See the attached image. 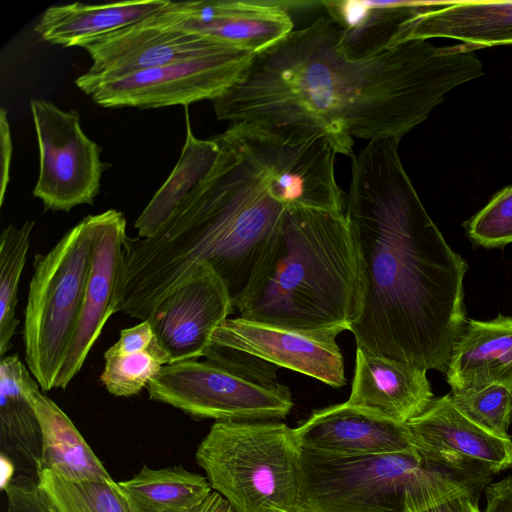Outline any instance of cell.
Masks as SVG:
<instances>
[{
    "label": "cell",
    "instance_id": "obj_5",
    "mask_svg": "<svg viewBox=\"0 0 512 512\" xmlns=\"http://www.w3.org/2000/svg\"><path fill=\"white\" fill-rule=\"evenodd\" d=\"M494 474L417 446L399 453L329 458L299 448L297 512H422L462 494H481Z\"/></svg>",
    "mask_w": 512,
    "mask_h": 512
},
{
    "label": "cell",
    "instance_id": "obj_16",
    "mask_svg": "<svg viewBox=\"0 0 512 512\" xmlns=\"http://www.w3.org/2000/svg\"><path fill=\"white\" fill-rule=\"evenodd\" d=\"M83 48L92 59L88 73L118 76L239 47L187 31L164 27L148 18L102 36Z\"/></svg>",
    "mask_w": 512,
    "mask_h": 512
},
{
    "label": "cell",
    "instance_id": "obj_35",
    "mask_svg": "<svg viewBox=\"0 0 512 512\" xmlns=\"http://www.w3.org/2000/svg\"><path fill=\"white\" fill-rule=\"evenodd\" d=\"M196 512H232V509L219 493L213 491Z\"/></svg>",
    "mask_w": 512,
    "mask_h": 512
},
{
    "label": "cell",
    "instance_id": "obj_32",
    "mask_svg": "<svg viewBox=\"0 0 512 512\" xmlns=\"http://www.w3.org/2000/svg\"><path fill=\"white\" fill-rule=\"evenodd\" d=\"M484 512H512V475L489 483L485 489Z\"/></svg>",
    "mask_w": 512,
    "mask_h": 512
},
{
    "label": "cell",
    "instance_id": "obj_6",
    "mask_svg": "<svg viewBox=\"0 0 512 512\" xmlns=\"http://www.w3.org/2000/svg\"><path fill=\"white\" fill-rule=\"evenodd\" d=\"M195 460L232 512H297L299 446L282 421H215Z\"/></svg>",
    "mask_w": 512,
    "mask_h": 512
},
{
    "label": "cell",
    "instance_id": "obj_34",
    "mask_svg": "<svg viewBox=\"0 0 512 512\" xmlns=\"http://www.w3.org/2000/svg\"><path fill=\"white\" fill-rule=\"evenodd\" d=\"M480 494H462L450 498L422 512H484L479 508Z\"/></svg>",
    "mask_w": 512,
    "mask_h": 512
},
{
    "label": "cell",
    "instance_id": "obj_21",
    "mask_svg": "<svg viewBox=\"0 0 512 512\" xmlns=\"http://www.w3.org/2000/svg\"><path fill=\"white\" fill-rule=\"evenodd\" d=\"M450 38L476 49L512 44V1L456 0L419 14L402 28L397 44Z\"/></svg>",
    "mask_w": 512,
    "mask_h": 512
},
{
    "label": "cell",
    "instance_id": "obj_33",
    "mask_svg": "<svg viewBox=\"0 0 512 512\" xmlns=\"http://www.w3.org/2000/svg\"><path fill=\"white\" fill-rule=\"evenodd\" d=\"M0 139H1V190L0 205L4 202L6 189L9 183L10 164L12 158V140L7 111L0 110Z\"/></svg>",
    "mask_w": 512,
    "mask_h": 512
},
{
    "label": "cell",
    "instance_id": "obj_7",
    "mask_svg": "<svg viewBox=\"0 0 512 512\" xmlns=\"http://www.w3.org/2000/svg\"><path fill=\"white\" fill-rule=\"evenodd\" d=\"M205 361L164 366L147 386L149 399L177 408L196 420L281 421L294 403L277 366L210 344Z\"/></svg>",
    "mask_w": 512,
    "mask_h": 512
},
{
    "label": "cell",
    "instance_id": "obj_9",
    "mask_svg": "<svg viewBox=\"0 0 512 512\" xmlns=\"http://www.w3.org/2000/svg\"><path fill=\"white\" fill-rule=\"evenodd\" d=\"M255 54L241 48L118 76L88 72L76 86L105 108H159L216 100L243 75Z\"/></svg>",
    "mask_w": 512,
    "mask_h": 512
},
{
    "label": "cell",
    "instance_id": "obj_25",
    "mask_svg": "<svg viewBox=\"0 0 512 512\" xmlns=\"http://www.w3.org/2000/svg\"><path fill=\"white\" fill-rule=\"evenodd\" d=\"M170 357L148 320L120 331L118 340L104 353L100 381L115 397H132L147 388Z\"/></svg>",
    "mask_w": 512,
    "mask_h": 512
},
{
    "label": "cell",
    "instance_id": "obj_8",
    "mask_svg": "<svg viewBox=\"0 0 512 512\" xmlns=\"http://www.w3.org/2000/svg\"><path fill=\"white\" fill-rule=\"evenodd\" d=\"M92 244L93 215H88L51 250L34 257L23 343L27 368L43 392L55 388L78 323Z\"/></svg>",
    "mask_w": 512,
    "mask_h": 512
},
{
    "label": "cell",
    "instance_id": "obj_11",
    "mask_svg": "<svg viewBox=\"0 0 512 512\" xmlns=\"http://www.w3.org/2000/svg\"><path fill=\"white\" fill-rule=\"evenodd\" d=\"M126 219L109 209L93 215V244L78 323L56 379L66 389L80 372L106 322L122 311L126 284Z\"/></svg>",
    "mask_w": 512,
    "mask_h": 512
},
{
    "label": "cell",
    "instance_id": "obj_23",
    "mask_svg": "<svg viewBox=\"0 0 512 512\" xmlns=\"http://www.w3.org/2000/svg\"><path fill=\"white\" fill-rule=\"evenodd\" d=\"M169 0L123 1L101 5L73 3L49 7L35 26L42 40L64 47L84 46L150 18Z\"/></svg>",
    "mask_w": 512,
    "mask_h": 512
},
{
    "label": "cell",
    "instance_id": "obj_12",
    "mask_svg": "<svg viewBox=\"0 0 512 512\" xmlns=\"http://www.w3.org/2000/svg\"><path fill=\"white\" fill-rule=\"evenodd\" d=\"M235 312L224 282L202 262L157 305L148 321L171 363H177L204 357L216 329Z\"/></svg>",
    "mask_w": 512,
    "mask_h": 512
},
{
    "label": "cell",
    "instance_id": "obj_18",
    "mask_svg": "<svg viewBox=\"0 0 512 512\" xmlns=\"http://www.w3.org/2000/svg\"><path fill=\"white\" fill-rule=\"evenodd\" d=\"M455 1H321L328 18L338 28L337 45L349 59L376 56L397 45L404 25L421 13Z\"/></svg>",
    "mask_w": 512,
    "mask_h": 512
},
{
    "label": "cell",
    "instance_id": "obj_30",
    "mask_svg": "<svg viewBox=\"0 0 512 512\" xmlns=\"http://www.w3.org/2000/svg\"><path fill=\"white\" fill-rule=\"evenodd\" d=\"M455 407L474 423L500 437H510L512 392L500 385L477 391L449 393Z\"/></svg>",
    "mask_w": 512,
    "mask_h": 512
},
{
    "label": "cell",
    "instance_id": "obj_22",
    "mask_svg": "<svg viewBox=\"0 0 512 512\" xmlns=\"http://www.w3.org/2000/svg\"><path fill=\"white\" fill-rule=\"evenodd\" d=\"M31 373L17 354L0 360V455L15 475L38 481L42 451L40 424L26 390Z\"/></svg>",
    "mask_w": 512,
    "mask_h": 512
},
{
    "label": "cell",
    "instance_id": "obj_29",
    "mask_svg": "<svg viewBox=\"0 0 512 512\" xmlns=\"http://www.w3.org/2000/svg\"><path fill=\"white\" fill-rule=\"evenodd\" d=\"M38 486L57 512H130L118 482L70 481L55 471L42 469Z\"/></svg>",
    "mask_w": 512,
    "mask_h": 512
},
{
    "label": "cell",
    "instance_id": "obj_2",
    "mask_svg": "<svg viewBox=\"0 0 512 512\" xmlns=\"http://www.w3.org/2000/svg\"><path fill=\"white\" fill-rule=\"evenodd\" d=\"M400 140L369 141L352 157L346 218L358 254L357 348L446 372L467 322L466 261L424 208L400 159Z\"/></svg>",
    "mask_w": 512,
    "mask_h": 512
},
{
    "label": "cell",
    "instance_id": "obj_10",
    "mask_svg": "<svg viewBox=\"0 0 512 512\" xmlns=\"http://www.w3.org/2000/svg\"><path fill=\"white\" fill-rule=\"evenodd\" d=\"M39 149V175L33 195L45 210L68 212L94 203L105 164L100 147L82 130L80 116L53 103L31 100Z\"/></svg>",
    "mask_w": 512,
    "mask_h": 512
},
{
    "label": "cell",
    "instance_id": "obj_31",
    "mask_svg": "<svg viewBox=\"0 0 512 512\" xmlns=\"http://www.w3.org/2000/svg\"><path fill=\"white\" fill-rule=\"evenodd\" d=\"M469 237L486 248L512 243V185L500 190L466 224Z\"/></svg>",
    "mask_w": 512,
    "mask_h": 512
},
{
    "label": "cell",
    "instance_id": "obj_19",
    "mask_svg": "<svg viewBox=\"0 0 512 512\" xmlns=\"http://www.w3.org/2000/svg\"><path fill=\"white\" fill-rule=\"evenodd\" d=\"M417 446L479 464L494 475L512 466V439L484 429L462 414L446 394L406 423Z\"/></svg>",
    "mask_w": 512,
    "mask_h": 512
},
{
    "label": "cell",
    "instance_id": "obj_4",
    "mask_svg": "<svg viewBox=\"0 0 512 512\" xmlns=\"http://www.w3.org/2000/svg\"><path fill=\"white\" fill-rule=\"evenodd\" d=\"M360 301L356 244L345 212L287 208L247 289L238 317L336 338Z\"/></svg>",
    "mask_w": 512,
    "mask_h": 512
},
{
    "label": "cell",
    "instance_id": "obj_13",
    "mask_svg": "<svg viewBox=\"0 0 512 512\" xmlns=\"http://www.w3.org/2000/svg\"><path fill=\"white\" fill-rule=\"evenodd\" d=\"M287 4L260 0L170 1L150 20L257 54L293 31Z\"/></svg>",
    "mask_w": 512,
    "mask_h": 512
},
{
    "label": "cell",
    "instance_id": "obj_1",
    "mask_svg": "<svg viewBox=\"0 0 512 512\" xmlns=\"http://www.w3.org/2000/svg\"><path fill=\"white\" fill-rule=\"evenodd\" d=\"M328 17L291 31L254 55L240 79L213 102L218 120L263 129L297 128L327 136L353 157L354 138H401L452 89L484 74L467 44L402 42L352 60L338 48Z\"/></svg>",
    "mask_w": 512,
    "mask_h": 512
},
{
    "label": "cell",
    "instance_id": "obj_15",
    "mask_svg": "<svg viewBox=\"0 0 512 512\" xmlns=\"http://www.w3.org/2000/svg\"><path fill=\"white\" fill-rule=\"evenodd\" d=\"M211 344L255 356L335 388L346 383L343 355L334 337L307 335L237 316L216 329Z\"/></svg>",
    "mask_w": 512,
    "mask_h": 512
},
{
    "label": "cell",
    "instance_id": "obj_26",
    "mask_svg": "<svg viewBox=\"0 0 512 512\" xmlns=\"http://www.w3.org/2000/svg\"><path fill=\"white\" fill-rule=\"evenodd\" d=\"M118 485L130 512H196L213 492L206 476L182 465L161 469L143 465Z\"/></svg>",
    "mask_w": 512,
    "mask_h": 512
},
{
    "label": "cell",
    "instance_id": "obj_14",
    "mask_svg": "<svg viewBox=\"0 0 512 512\" xmlns=\"http://www.w3.org/2000/svg\"><path fill=\"white\" fill-rule=\"evenodd\" d=\"M300 449L329 458H354L417 448L407 424L347 401L314 410L293 428Z\"/></svg>",
    "mask_w": 512,
    "mask_h": 512
},
{
    "label": "cell",
    "instance_id": "obj_24",
    "mask_svg": "<svg viewBox=\"0 0 512 512\" xmlns=\"http://www.w3.org/2000/svg\"><path fill=\"white\" fill-rule=\"evenodd\" d=\"M26 390L41 428L40 470L50 469L76 482L113 480L72 420L42 393L32 375L27 380Z\"/></svg>",
    "mask_w": 512,
    "mask_h": 512
},
{
    "label": "cell",
    "instance_id": "obj_3",
    "mask_svg": "<svg viewBox=\"0 0 512 512\" xmlns=\"http://www.w3.org/2000/svg\"><path fill=\"white\" fill-rule=\"evenodd\" d=\"M218 157L206 177L149 238L127 237L122 312L148 320L157 305L208 263L235 305L275 236L287 206L262 131L232 123L214 136Z\"/></svg>",
    "mask_w": 512,
    "mask_h": 512
},
{
    "label": "cell",
    "instance_id": "obj_20",
    "mask_svg": "<svg viewBox=\"0 0 512 512\" xmlns=\"http://www.w3.org/2000/svg\"><path fill=\"white\" fill-rule=\"evenodd\" d=\"M451 393L500 385L512 392V317L467 320L446 370Z\"/></svg>",
    "mask_w": 512,
    "mask_h": 512
},
{
    "label": "cell",
    "instance_id": "obj_28",
    "mask_svg": "<svg viewBox=\"0 0 512 512\" xmlns=\"http://www.w3.org/2000/svg\"><path fill=\"white\" fill-rule=\"evenodd\" d=\"M34 222L9 225L0 236V357L10 350L19 320L18 287L30 247Z\"/></svg>",
    "mask_w": 512,
    "mask_h": 512
},
{
    "label": "cell",
    "instance_id": "obj_27",
    "mask_svg": "<svg viewBox=\"0 0 512 512\" xmlns=\"http://www.w3.org/2000/svg\"><path fill=\"white\" fill-rule=\"evenodd\" d=\"M186 126V140L177 164L134 223L138 237L155 235L181 201L206 177L218 157L219 144L214 136L197 138L188 114Z\"/></svg>",
    "mask_w": 512,
    "mask_h": 512
},
{
    "label": "cell",
    "instance_id": "obj_17",
    "mask_svg": "<svg viewBox=\"0 0 512 512\" xmlns=\"http://www.w3.org/2000/svg\"><path fill=\"white\" fill-rule=\"evenodd\" d=\"M433 399L426 369L357 348L349 404L406 424Z\"/></svg>",
    "mask_w": 512,
    "mask_h": 512
}]
</instances>
